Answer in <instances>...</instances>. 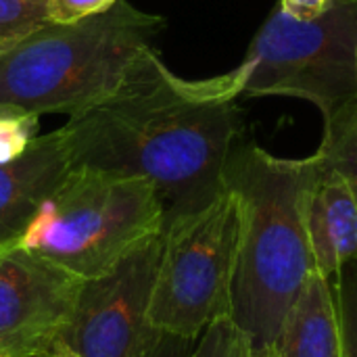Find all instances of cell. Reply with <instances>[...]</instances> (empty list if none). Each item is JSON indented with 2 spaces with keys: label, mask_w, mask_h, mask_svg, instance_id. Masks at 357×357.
Masks as SVG:
<instances>
[{
  "label": "cell",
  "mask_w": 357,
  "mask_h": 357,
  "mask_svg": "<svg viewBox=\"0 0 357 357\" xmlns=\"http://www.w3.org/2000/svg\"><path fill=\"white\" fill-rule=\"evenodd\" d=\"M84 278L13 245L0 249V354L50 357L65 341Z\"/></svg>",
  "instance_id": "ba28073f"
},
{
  "label": "cell",
  "mask_w": 357,
  "mask_h": 357,
  "mask_svg": "<svg viewBox=\"0 0 357 357\" xmlns=\"http://www.w3.org/2000/svg\"><path fill=\"white\" fill-rule=\"evenodd\" d=\"M333 4V0H280V8L295 19H316Z\"/></svg>",
  "instance_id": "d6986e66"
},
{
  "label": "cell",
  "mask_w": 357,
  "mask_h": 357,
  "mask_svg": "<svg viewBox=\"0 0 357 357\" xmlns=\"http://www.w3.org/2000/svg\"><path fill=\"white\" fill-rule=\"evenodd\" d=\"M117 0H46V15L50 23H75L107 10Z\"/></svg>",
  "instance_id": "e0dca14e"
},
{
  "label": "cell",
  "mask_w": 357,
  "mask_h": 357,
  "mask_svg": "<svg viewBox=\"0 0 357 357\" xmlns=\"http://www.w3.org/2000/svg\"><path fill=\"white\" fill-rule=\"evenodd\" d=\"M188 357H257V354L232 318L222 316L201 333Z\"/></svg>",
  "instance_id": "5bb4252c"
},
{
  "label": "cell",
  "mask_w": 357,
  "mask_h": 357,
  "mask_svg": "<svg viewBox=\"0 0 357 357\" xmlns=\"http://www.w3.org/2000/svg\"><path fill=\"white\" fill-rule=\"evenodd\" d=\"M69 169L61 130L38 136L19 159L0 165V249L21 243L40 205Z\"/></svg>",
  "instance_id": "9c48e42d"
},
{
  "label": "cell",
  "mask_w": 357,
  "mask_h": 357,
  "mask_svg": "<svg viewBox=\"0 0 357 357\" xmlns=\"http://www.w3.org/2000/svg\"><path fill=\"white\" fill-rule=\"evenodd\" d=\"M192 345L195 341L190 339L155 331L153 339L149 341L140 357H188L192 351Z\"/></svg>",
  "instance_id": "ac0fdd59"
},
{
  "label": "cell",
  "mask_w": 357,
  "mask_h": 357,
  "mask_svg": "<svg viewBox=\"0 0 357 357\" xmlns=\"http://www.w3.org/2000/svg\"><path fill=\"white\" fill-rule=\"evenodd\" d=\"M163 224V205L149 180L71 167L19 245L90 280L161 234Z\"/></svg>",
  "instance_id": "277c9868"
},
{
  "label": "cell",
  "mask_w": 357,
  "mask_h": 357,
  "mask_svg": "<svg viewBox=\"0 0 357 357\" xmlns=\"http://www.w3.org/2000/svg\"><path fill=\"white\" fill-rule=\"evenodd\" d=\"M44 2H46V0H44Z\"/></svg>",
  "instance_id": "7402d4cb"
},
{
  "label": "cell",
  "mask_w": 357,
  "mask_h": 357,
  "mask_svg": "<svg viewBox=\"0 0 357 357\" xmlns=\"http://www.w3.org/2000/svg\"><path fill=\"white\" fill-rule=\"evenodd\" d=\"M307 232L316 270L322 276H335L357 257L356 195L349 182L322 159L307 201Z\"/></svg>",
  "instance_id": "30bf717a"
},
{
  "label": "cell",
  "mask_w": 357,
  "mask_h": 357,
  "mask_svg": "<svg viewBox=\"0 0 357 357\" xmlns=\"http://www.w3.org/2000/svg\"><path fill=\"white\" fill-rule=\"evenodd\" d=\"M238 238V205L226 190L205 209L163 226V249L149 305L155 331L197 341L230 314V284Z\"/></svg>",
  "instance_id": "8992f818"
},
{
  "label": "cell",
  "mask_w": 357,
  "mask_h": 357,
  "mask_svg": "<svg viewBox=\"0 0 357 357\" xmlns=\"http://www.w3.org/2000/svg\"><path fill=\"white\" fill-rule=\"evenodd\" d=\"M318 169L316 153L284 159L257 144L234 146L226 165V186L238 205L228 316L257 357H268L291 303L316 270L307 201Z\"/></svg>",
  "instance_id": "7a4b0ae2"
},
{
  "label": "cell",
  "mask_w": 357,
  "mask_h": 357,
  "mask_svg": "<svg viewBox=\"0 0 357 357\" xmlns=\"http://www.w3.org/2000/svg\"><path fill=\"white\" fill-rule=\"evenodd\" d=\"M0 357H4V356H2V354H0Z\"/></svg>",
  "instance_id": "44dd1931"
},
{
  "label": "cell",
  "mask_w": 357,
  "mask_h": 357,
  "mask_svg": "<svg viewBox=\"0 0 357 357\" xmlns=\"http://www.w3.org/2000/svg\"><path fill=\"white\" fill-rule=\"evenodd\" d=\"M335 276L341 357H357V257L347 261Z\"/></svg>",
  "instance_id": "9a60e30c"
},
{
  "label": "cell",
  "mask_w": 357,
  "mask_h": 357,
  "mask_svg": "<svg viewBox=\"0 0 357 357\" xmlns=\"http://www.w3.org/2000/svg\"><path fill=\"white\" fill-rule=\"evenodd\" d=\"M316 153L349 182L357 199V100L324 119V134Z\"/></svg>",
  "instance_id": "7c38bea8"
},
{
  "label": "cell",
  "mask_w": 357,
  "mask_h": 357,
  "mask_svg": "<svg viewBox=\"0 0 357 357\" xmlns=\"http://www.w3.org/2000/svg\"><path fill=\"white\" fill-rule=\"evenodd\" d=\"M161 25L126 0L75 23H46L0 56V102L33 115L79 113L121 86Z\"/></svg>",
  "instance_id": "3957f363"
},
{
  "label": "cell",
  "mask_w": 357,
  "mask_h": 357,
  "mask_svg": "<svg viewBox=\"0 0 357 357\" xmlns=\"http://www.w3.org/2000/svg\"><path fill=\"white\" fill-rule=\"evenodd\" d=\"M50 23L44 0H0V56Z\"/></svg>",
  "instance_id": "4fadbf2b"
},
{
  "label": "cell",
  "mask_w": 357,
  "mask_h": 357,
  "mask_svg": "<svg viewBox=\"0 0 357 357\" xmlns=\"http://www.w3.org/2000/svg\"><path fill=\"white\" fill-rule=\"evenodd\" d=\"M38 117L40 115L0 102V165L19 159L38 138Z\"/></svg>",
  "instance_id": "2e32d148"
},
{
  "label": "cell",
  "mask_w": 357,
  "mask_h": 357,
  "mask_svg": "<svg viewBox=\"0 0 357 357\" xmlns=\"http://www.w3.org/2000/svg\"><path fill=\"white\" fill-rule=\"evenodd\" d=\"M50 357H75V356L69 351V347H67L65 343H59V345L54 347V351L50 354Z\"/></svg>",
  "instance_id": "ffe728a7"
},
{
  "label": "cell",
  "mask_w": 357,
  "mask_h": 357,
  "mask_svg": "<svg viewBox=\"0 0 357 357\" xmlns=\"http://www.w3.org/2000/svg\"><path fill=\"white\" fill-rule=\"evenodd\" d=\"M241 96V67L182 79L146 48L115 92L69 115L59 130L71 167L149 180L167 224L205 209L226 190Z\"/></svg>",
  "instance_id": "6da1fadb"
},
{
  "label": "cell",
  "mask_w": 357,
  "mask_h": 357,
  "mask_svg": "<svg viewBox=\"0 0 357 357\" xmlns=\"http://www.w3.org/2000/svg\"><path fill=\"white\" fill-rule=\"evenodd\" d=\"M163 232L123 257L111 272L84 280L65 345L75 357H140L155 335L149 305Z\"/></svg>",
  "instance_id": "52a82bcc"
},
{
  "label": "cell",
  "mask_w": 357,
  "mask_h": 357,
  "mask_svg": "<svg viewBox=\"0 0 357 357\" xmlns=\"http://www.w3.org/2000/svg\"><path fill=\"white\" fill-rule=\"evenodd\" d=\"M238 67L243 96L301 98L335 115L357 100V0H333L307 21L276 6Z\"/></svg>",
  "instance_id": "5b68a950"
},
{
  "label": "cell",
  "mask_w": 357,
  "mask_h": 357,
  "mask_svg": "<svg viewBox=\"0 0 357 357\" xmlns=\"http://www.w3.org/2000/svg\"><path fill=\"white\" fill-rule=\"evenodd\" d=\"M268 357H341V331L331 278L318 270L291 303Z\"/></svg>",
  "instance_id": "8fae6325"
}]
</instances>
